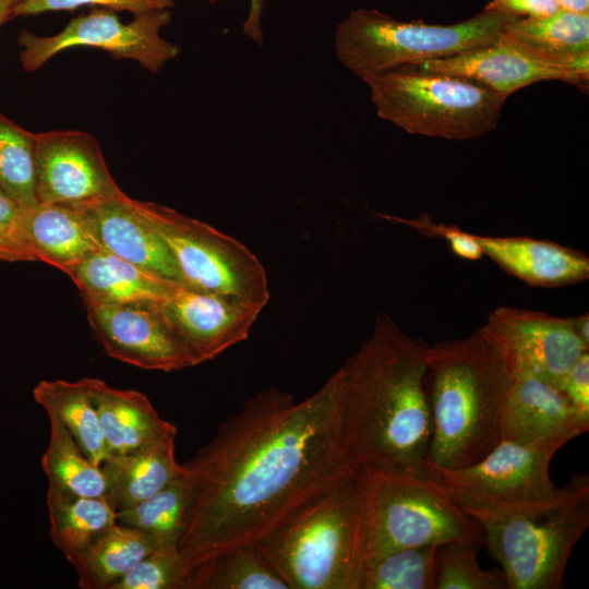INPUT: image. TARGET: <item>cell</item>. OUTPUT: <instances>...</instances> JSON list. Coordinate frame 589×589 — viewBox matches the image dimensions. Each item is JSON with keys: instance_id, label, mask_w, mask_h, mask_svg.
Wrapping results in <instances>:
<instances>
[{"instance_id": "cell-1", "label": "cell", "mask_w": 589, "mask_h": 589, "mask_svg": "<svg viewBox=\"0 0 589 589\" xmlns=\"http://www.w3.org/2000/svg\"><path fill=\"white\" fill-rule=\"evenodd\" d=\"M341 366L303 400L276 388L260 392L183 465L194 497L178 551L202 563L257 544L357 469L341 432Z\"/></svg>"}, {"instance_id": "cell-2", "label": "cell", "mask_w": 589, "mask_h": 589, "mask_svg": "<svg viewBox=\"0 0 589 589\" xmlns=\"http://www.w3.org/2000/svg\"><path fill=\"white\" fill-rule=\"evenodd\" d=\"M428 350L424 340L380 314L370 337L341 366V432L352 468L370 465L435 477L426 467L432 432Z\"/></svg>"}, {"instance_id": "cell-3", "label": "cell", "mask_w": 589, "mask_h": 589, "mask_svg": "<svg viewBox=\"0 0 589 589\" xmlns=\"http://www.w3.org/2000/svg\"><path fill=\"white\" fill-rule=\"evenodd\" d=\"M512 375L477 329L429 346L425 387L432 432L426 467L457 470L485 457L502 440V413Z\"/></svg>"}, {"instance_id": "cell-4", "label": "cell", "mask_w": 589, "mask_h": 589, "mask_svg": "<svg viewBox=\"0 0 589 589\" xmlns=\"http://www.w3.org/2000/svg\"><path fill=\"white\" fill-rule=\"evenodd\" d=\"M479 525L508 589H561L569 557L589 527V478L573 474L550 502L515 509L460 505Z\"/></svg>"}, {"instance_id": "cell-5", "label": "cell", "mask_w": 589, "mask_h": 589, "mask_svg": "<svg viewBox=\"0 0 589 589\" xmlns=\"http://www.w3.org/2000/svg\"><path fill=\"white\" fill-rule=\"evenodd\" d=\"M357 469L256 544L290 589L359 588L363 556Z\"/></svg>"}, {"instance_id": "cell-6", "label": "cell", "mask_w": 589, "mask_h": 589, "mask_svg": "<svg viewBox=\"0 0 589 589\" xmlns=\"http://www.w3.org/2000/svg\"><path fill=\"white\" fill-rule=\"evenodd\" d=\"M363 567L396 550L471 538L479 525L433 476L358 467Z\"/></svg>"}, {"instance_id": "cell-7", "label": "cell", "mask_w": 589, "mask_h": 589, "mask_svg": "<svg viewBox=\"0 0 589 589\" xmlns=\"http://www.w3.org/2000/svg\"><path fill=\"white\" fill-rule=\"evenodd\" d=\"M377 116L409 134L471 140L497 127L507 95L473 81L401 65L362 79Z\"/></svg>"}, {"instance_id": "cell-8", "label": "cell", "mask_w": 589, "mask_h": 589, "mask_svg": "<svg viewBox=\"0 0 589 589\" xmlns=\"http://www.w3.org/2000/svg\"><path fill=\"white\" fill-rule=\"evenodd\" d=\"M514 19L518 17L484 8L466 21L435 25L399 21L376 9H357L336 27L335 53L345 68L364 79L490 44Z\"/></svg>"}, {"instance_id": "cell-9", "label": "cell", "mask_w": 589, "mask_h": 589, "mask_svg": "<svg viewBox=\"0 0 589 589\" xmlns=\"http://www.w3.org/2000/svg\"><path fill=\"white\" fill-rule=\"evenodd\" d=\"M136 204L167 245L180 284L267 304L266 272L244 244L170 207L137 200Z\"/></svg>"}, {"instance_id": "cell-10", "label": "cell", "mask_w": 589, "mask_h": 589, "mask_svg": "<svg viewBox=\"0 0 589 589\" xmlns=\"http://www.w3.org/2000/svg\"><path fill=\"white\" fill-rule=\"evenodd\" d=\"M568 441L500 443L480 461L457 470H433L459 505L515 509L542 505L560 492L550 474L551 461Z\"/></svg>"}, {"instance_id": "cell-11", "label": "cell", "mask_w": 589, "mask_h": 589, "mask_svg": "<svg viewBox=\"0 0 589 589\" xmlns=\"http://www.w3.org/2000/svg\"><path fill=\"white\" fill-rule=\"evenodd\" d=\"M171 22L170 9L151 11L122 22L115 11L96 9L73 17L59 33L38 36L22 31L20 60L25 71L41 68L57 53L75 47L98 48L116 59L137 62L151 73H158L180 53V47L161 36Z\"/></svg>"}, {"instance_id": "cell-12", "label": "cell", "mask_w": 589, "mask_h": 589, "mask_svg": "<svg viewBox=\"0 0 589 589\" xmlns=\"http://www.w3.org/2000/svg\"><path fill=\"white\" fill-rule=\"evenodd\" d=\"M480 329L510 375H530L560 389L569 369L589 350L572 317L540 311L498 306Z\"/></svg>"}, {"instance_id": "cell-13", "label": "cell", "mask_w": 589, "mask_h": 589, "mask_svg": "<svg viewBox=\"0 0 589 589\" xmlns=\"http://www.w3.org/2000/svg\"><path fill=\"white\" fill-rule=\"evenodd\" d=\"M156 305L194 365L248 338L264 304L235 294L178 284Z\"/></svg>"}, {"instance_id": "cell-14", "label": "cell", "mask_w": 589, "mask_h": 589, "mask_svg": "<svg viewBox=\"0 0 589 589\" xmlns=\"http://www.w3.org/2000/svg\"><path fill=\"white\" fill-rule=\"evenodd\" d=\"M423 70L464 77L509 96L540 81H588L589 55L572 61L543 56L503 32L490 44L447 58L423 61Z\"/></svg>"}, {"instance_id": "cell-15", "label": "cell", "mask_w": 589, "mask_h": 589, "mask_svg": "<svg viewBox=\"0 0 589 589\" xmlns=\"http://www.w3.org/2000/svg\"><path fill=\"white\" fill-rule=\"evenodd\" d=\"M38 203L85 204L122 193L94 136L76 130L35 133Z\"/></svg>"}, {"instance_id": "cell-16", "label": "cell", "mask_w": 589, "mask_h": 589, "mask_svg": "<svg viewBox=\"0 0 589 589\" xmlns=\"http://www.w3.org/2000/svg\"><path fill=\"white\" fill-rule=\"evenodd\" d=\"M85 305L93 333L109 357L151 371L195 366L156 302Z\"/></svg>"}, {"instance_id": "cell-17", "label": "cell", "mask_w": 589, "mask_h": 589, "mask_svg": "<svg viewBox=\"0 0 589 589\" xmlns=\"http://www.w3.org/2000/svg\"><path fill=\"white\" fill-rule=\"evenodd\" d=\"M103 251L180 284L172 257L154 225L125 193L83 204Z\"/></svg>"}, {"instance_id": "cell-18", "label": "cell", "mask_w": 589, "mask_h": 589, "mask_svg": "<svg viewBox=\"0 0 589 589\" xmlns=\"http://www.w3.org/2000/svg\"><path fill=\"white\" fill-rule=\"evenodd\" d=\"M588 429L589 418L558 387L530 375H512L502 413V440L519 444L553 438L569 442Z\"/></svg>"}, {"instance_id": "cell-19", "label": "cell", "mask_w": 589, "mask_h": 589, "mask_svg": "<svg viewBox=\"0 0 589 589\" xmlns=\"http://www.w3.org/2000/svg\"><path fill=\"white\" fill-rule=\"evenodd\" d=\"M17 229L36 261L68 276L103 251L91 232L83 204L38 203L22 211Z\"/></svg>"}, {"instance_id": "cell-20", "label": "cell", "mask_w": 589, "mask_h": 589, "mask_svg": "<svg viewBox=\"0 0 589 589\" xmlns=\"http://www.w3.org/2000/svg\"><path fill=\"white\" fill-rule=\"evenodd\" d=\"M476 238L483 255L532 287H562L589 277V259L562 244L521 236Z\"/></svg>"}, {"instance_id": "cell-21", "label": "cell", "mask_w": 589, "mask_h": 589, "mask_svg": "<svg viewBox=\"0 0 589 589\" xmlns=\"http://www.w3.org/2000/svg\"><path fill=\"white\" fill-rule=\"evenodd\" d=\"M177 432L123 454H111L100 468L106 498L117 512L130 508L167 485L182 470L175 456Z\"/></svg>"}, {"instance_id": "cell-22", "label": "cell", "mask_w": 589, "mask_h": 589, "mask_svg": "<svg viewBox=\"0 0 589 589\" xmlns=\"http://www.w3.org/2000/svg\"><path fill=\"white\" fill-rule=\"evenodd\" d=\"M111 454H123L163 435L177 432L141 392L120 389L94 377H84Z\"/></svg>"}, {"instance_id": "cell-23", "label": "cell", "mask_w": 589, "mask_h": 589, "mask_svg": "<svg viewBox=\"0 0 589 589\" xmlns=\"http://www.w3.org/2000/svg\"><path fill=\"white\" fill-rule=\"evenodd\" d=\"M69 277L85 304L157 302L179 284L105 251L91 255Z\"/></svg>"}, {"instance_id": "cell-24", "label": "cell", "mask_w": 589, "mask_h": 589, "mask_svg": "<svg viewBox=\"0 0 589 589\" xmlns=\"http://www.w3.org/2000/svg\"><path fill=\"white\" fill-rule=\"evenodd\" d=\"M158 550L145 531L116 522L71 564L82 589H111L145 556Z\"/></svg>"}, {"instance_id": "cell-25", "label": "cell", "mask_w": 589, "mask_h": 589, "mask_svg": "<svg viewBox=\"0 0 589 589\" xmlns=\"http://www.w3.org/2000/svg\"><path fill=\"white\" fill-rule=\"evenodd\" d=\"M33 396L48 418L58 420L70 432L94 464L100 466L110 455L85 378L43 380L34 387Z\"/></svg>"}, {"instance_id": "cell-26", "label": "cell", "mask_w": 589, "mask_h": 589, "mask_svg": "<svg viewBox=\"0 0 589 589\" xmlns=\"http://www.w3.org/2000/svg\"><path fill=\"white\" fill-rule=\"evenodd\" d=\"M194 497V480L182 470L167 485L136 505L117 512V522L148 533L160 551H178Z\"/></svg>"}, {"instance_id": "cell-27", "label": "cell", "mask_w": 589, "mask_h": 589, "mask_svg": "<svg viewBox=\"0 0 589 589\" xmlns=\"http://www.w3.org/2000/svg\"><path fill=\"white\" fill-rule=\"evenodd\" d=\"M49 536L70 564L107 528L117 510L106 497L47 493Z\"/></svg>"}, {"instance_id": "cell-28", "label": "cell", "mask_w": 589, "mask_h": 589, "mask_svg": "<svg viewBox=\"0 0 589 589\" xmlns=\"http://www.w3.org/2000/svg\"><path fill=\"white\" fill-rule=\"evenodd\" d=\"M49 442L41 457L47 493L105 497L107 486L100 466L89 459L58 420L49 418Z\"/></svg>"}, {"instance_id": "cell-29", "label": "cell", "mask_w": 589, "mask_h": 589, "mask_svg": "<svg viewBox=\"0 0 589 589\" xmlns=\"http://www.w3.org/2000/svg\"><path fill=\"white\" fill-rule=\"evenodd\" d=\"M504 32L552 59L572 61L589 55V13L560 9L542 17H518Z\"/></svg>"}, {"instance_id": "cell-30", "label": "cell", "mask_w": 589, "mask_h": 589, "mask_svg": "<svg viewBox=\"0 0 589 589\" xmlns=\"http://www.w3.org/2000/svg\"><path fill=\"white\" fill-rule=\"evenodd\" d=\"M196 589H290L256 544H242L200 563Z\"/></svg>"}, {"instance_id": "cell-31", "label": "cell", "mask_w": 589, "mask_h": 589, "mask_svg": "<svg viewBox=\"0 0 589 589\" xmlns=\"http://www.w3.org/2000/svg\"><path fill=\"white\" fill-rule=\"evenodd\" d=\"M0 188L21 211L38 204L35 133L0 112Z\"/></svg>"}, {"instance_id": "cell-32", "label": "cell", "mask_w": 589, "mask_h": 589, "mask_svg": "<svg viewBox=\"0 0 589 589\" xmlns=\"http://www.w3.org/2000/svg\"><path fill=\"white\" fill-rule=\"evenodd\" d=\"M438 545L396 550L366 564L358 589H434Z\"/></svg>"}, {"instance_id": "cell-33", "label": "cell", "mask_w": 589, "mask_h": 589, "mask_svg": "<svg viewBox=\"0 0 589 589\" xmlns=\"http://www.w3.org/2000/svg\"><path fill=\"white\" fill-rule=\"evenodd\" d=\"M481 541L462 538L438 545L434 589H508L503 570H484L478 561Z\"/></svg>"}, {"instance_id": "cell-34", "label": "cell", "mask_w": 589, "mask_h": 589, "mask_svg": "<svg viewBox=\"0 0 589 589\" xmlns=\"http://www.w3.org/2000/svg\"><path fill=\"white\" fill-rule=\"evenodd\" d=\"M199 567L179 551L156 550L111 589H196Z\"/></svg>"}, {"instance_id": "cell-35", "label": "cell", "mask_w": 589, "mask_h": 589, "mask_svg": "<svg viewBox=\"0 0 589 589\" xmlns=\"http://www.w3.org/2000/svg\"><path fill=\"white\" fill-rule=\"evenodd\" d=\"M86 5L112 11H128L139 15L170 9L173 5V0H17L10 11L9 19L51 11L74 10Z\"/></svg>"}, {"instance_id": "cell-36", "label": "cell", "mask_w": 589, "mask_h": 589, "mask_svg": "<svg viewBox=\"0 0 589 589\" xmlns=\"http://www.w3.org/2000/svg\"><path fill=\"white\" fill-rule=\"evenodd\" d=\"M376 215L389 221L402 223L424 235L445 238L452 251L461 259L478 261L483 256L476 235L466 232L456 226L435 224L429 216L423 215L416 219H405L385 214Z\"/></svg>"}, {"instance_id": "cell-37", "label": "cell", "mask_w": 589, "mask_h": 589, "mask_svg": "<svg viewBox=\"0 0 589 589\" xmlns=\"http://www.w3.org/2000/svg\"><path fill=\"white\" fill-rule=\"evenodd\" d=\"M561 390L573 406L589 418V352H584L567 372Z\"/></svg>"}, {"instance_id": "cell-38", "label": "cell", "mask_w": 589, "mask_h": 589, "mask_svg": "<svg viewBox=\"0 0 589 589\" xmlns=\"http://www.w3.org/2000/svg\"><path fill=\"white\" fill-rule=\"evenodd\" d=\"M484 8L515 17H542L560 10L555 0H490Z\"/></svg>"}, {"instance_id": "cell-39", "label": "cell", "mask_w": 589, "mask_h": 589, "mask_svg": "<svg viewBox=\"0 0 589 589\" xmlns=\"http://www.w3.org/2000/svg\"><path fill=\"white\" fill-rule=\"evenodd\" d=\"M0 261L13 263L36 260L19 230L0 225Z\"/></svg>"}, {"instance_id": "cell-40", "label": "cell", "mask_w": 589, "mask_h": 589, "mask_svg": "<svg viewBox=\"0 0 589 589\" xmlns=\"http://www.w3.org/2000/svg\"><path fill=\"white\" fill-rule=\"evenodd\" d=\"M263 10L264 0H249V11L242 26V33L260 46L264 41Z\"/></svg>"}, {"instance_id": "cell-41", "label": "cell", "mask_w": 589, "mask_h": 589, "mask_svg": "<svg viewBox=\"0 0 589 589\" xmlns=\"http://www.w3.org/2000/svg\"><path fill=\"white\" fill-rule=\"evenodd\" d=\"M21 213V208L0 188V225L19 230Z\"/></svg>"}, {"instance_id": "cell-42", "label": "cell", "mask_w": 589, "mask_h": 589, "mask_svg": "<svg viewBox=\"0 0 589 589\" xmlns=\"http://www.w3.org/2000/svg\"><path fill=\"white\" fill-rule=\"evenodd\" d=\"M572 321L576 334L582 340V342L589 347V314L585 313L579 316L572 317Z\"/></svg>"}, {"instance_id": "cell-43", "label": "cell", "mask_w": 589, "mask_h": 589, "mask_svg": "<svg viewBox=\"0 0 589 589\" xmlns=\"http://www.w3.org/2000/svg\"><path fill=\"white\" fill-rule=\"evenodd\" d=\"M561 10L574 13H589V0H555Z\"/></svg>"}, {"instance_id": "cell-44", "label": "cell", "mask_w": 589, "mask_h": 589, "mask_svg": "<svg viewBox=\"0 0 589 589\" xmlns=\"http://www.w3.org/2000/svg\"><path fill=\"white\" fill-rule=\"evenodd\" d=\"M17 0H0V25L9 20L10 11Z\"/></svg>"}, {"instance_id": "cell-45", "label": "cell", "mask_w": 589, "mask_h": 589, "mask_svg": "<svg viewBox=\"0 0 589 589\" xmlns=\"http://www.w3.org/2000/svg\"><path fill=\"white\" fill-rule=\"evenodd\" d=\"M207 1H208L209 3H212V4H215V3L221 2V1H224V0H207Z\"/></svg>"}]
</instances>
